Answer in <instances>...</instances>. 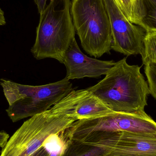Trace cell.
<instances>
[{
    "mask_svg": "<svg viewBox=\"0 0 156 156\" xmlns=\"http://www.w3.org/2000/svg\"><path fill=\"white\" fill-rule=\"evenodd\" d=\"M140 69L138 65H129L124 58L115 62L103 80L87 90L114 112L145 113L150 91Z\"/></svg>",
    "mask_w": 156,
    "mask_h": 156,
    "instance_id": "1",
    "label": "cell"
},
{
    "mask_svg": "<svg viewBox=\"0 0 156 156\" xmlns=\"http://www.w3.org/2000/svg\"><path fill=\"white\" fill-rule=\"evenodd\" d=\"M71 0H50L40 14L35 42L31 51L37 59L52 58L63 64L75 39Z\"/></svg>",
    "mask_w": 156,
    "mask_h": 156,
    "instance_id": "2",
    "label": "cell"
},
{
    "mask_svg": "<svg viewBox=\"0 0 156 156\" xmlns=\"http://www.w3.org/2000/svg\"><path fill=\"white\" fill-rule=\"evenodd\" d=\"M0 84L9 104L6 110L13 122L46 112L73 90L66 77L45 85L32 86L1 79Z\"/></svg>",
    "mask_w": 156,
    "mask_h": 156,
    "instance_id": "3",
    "label": "cell"
},
{
    "mask_svg": "<svg viewBox=\"0 0 156 156\" xmlns=\"http://www.w3.org/2000/svg\"><path fill=\"white\" fill-rule=\"evenodd\" d=\"M71 14L83 50L96 58L111 54L112 37L104 0H72Z\"/></svg>",
    "mask_w": 156,
    "mask_h": 156,
    "instance_id": "4",
    "label": "cell"
},
{
    "mask_svg": "<svg viewBox=\"0 0 156 156\" xmlns=\"http://www.w3.org/2000/svg\"><path fill=\"white\" fill-rule=\"evenodd\" d=\"M76 121L53 106L24 122L7 141L0 156H30L47 139L60 134Z\"/></svg>",
    "mask_w": 156,
    "mask_h": 156,
    "instance_id": "5",
    "label": "cell"
},
{
    "mask_svg": "<svg viewBox=\"0 0 156 156\" xmlns=\"http://www.w3.org/2000/svg\"><path fill=\"white\" fill-rule=\"evenodd\" d=\"M123 132L154 133H156V122L146 113L115 112L99 118L76 121L65 131V136L68 139L81 142L93 133Z\"/></svg>",
    "mask_w": 156,
    "mask_h": 156,
    "instance_id": "6",
    "label": "cell"
},
{
    "mask_svg": "<svg viewBox=\"0 0 156 156\" xmlns=\"http://www.w3.org/2000/svg\"><path fill=\"white\" fill-rule=\"evenodd\" d=\"M82 142L108 148L107 156H156V133H94Z\"/></svg>",
    "mask_w": 156,
    "mask_h": 156,
    "instance_id": "7",
    "label": "cell"
},
{
    "mask_svg": "<svg viewBox=\"0 0 156 156\" xmlns=\"http://www.w3.org/2000/svg\"><path fill=\"white\" fill-rule=\"evenodd\" d=\"M112 29V49L129 56L142 55L146 31L132 23L114 0H104Z\"/></svg>",
    "mask_w": 156,
    "mask_h": 156,
    "instance_id": "8",
    "label": "cell"
},
{
    "mask_svg": "<svg viewBox=\"0 0 156 156\" xmlns=\"http://www.w3.org/2000/svg\"><path fill=\"white\" fill-rule=\"evenodd\" d=\"M54 106L76 121L99 118L115 112L87 89L73 90Z\"/></svg>",
    "mask_w": 156,
    "mask_h": 156,
    "instance_id": "9",
    "label": "cell"
},
{
    "mask_svg": "<svg viewBox=\"0 0 156 156\" xmlns=\"http://www.w3.org/2000/svg\"><path fill=\"white\" fill-rule=\"evenodd\" d=\"M115 62L89 57L80 49L76 38L67 51L63 64L66 69V77L69 80L84 77L98 78L106 75Z\"/></svg>",
    "mask_w": 156,
    "mask_h": 156,
    "instance_id": "10",
    "label": "cell"
},
{
    "mask_svg": "<svg viewBox=\"0 0 156 156\" xmlns=\"http://www.w3.org/2000/svg\"><path fill=\"white\" fill-rule=\"evenodd\" d=\"M134 24L146 32H156V0H136Z\"/></svg>",
    "mask_w": 156,
    "mask_h": 156,
    "instance_id": "11",
    "label": "cell"
},
{
    "mask_svg": "<svg viewBox=\"0 0 156 156\" xmlns=\"http://www.w3.org/2000/svg\"><path fill=\"white\" fill-rule=\"evenodd\" d=\"M61 136L65 144L60 156H107L111 152L105 147L65 138L62 133Z\"/></svg>",
    "mask_w": 156,
    "mask_h": 156,
    "instance_id": "12",
    "label": "cell"
},
{
    "mask_svg": "<svg viewBox=\"0 0 156 156\" xmlns=\"http://www.w3.org/2000/svg\"><path fill=\"white\" fill-rule=\"evenodd\" d=\"M144 44V50L141 55L143 64L156 65V32H146Z\"/></svg>",
    "mask_w": 156,
    "mask_h": 156,
    "instance_id": "13",
    "label": "cell"
},
{
    "mask_svg": "<svg viewBox=\"0 0 156 156\" xmlns=\"http://www.w3.org/2000/svg\"><path fill=\"white\" fill-rule=\"evenodd\" d=\"M60 134L50 136L44 143L43 145L45 146L48 151V154L47 156H61L65 143Z\"/></svg>",
    "mask_w": 156,
    "mask_h": 156,
    "instance_id": "14",
    "label": "cell"
},
{
    "mask_svg": "<svg viewBox=\"0 0 156 156\" xmlns=\"http://www.w3.org/2000/svg\"><path fill=\"white\" fill-rule=\"evenodd\" d=\"M119 8L132 23L135 22V0H114Z\"/></svg>",
    "mask_w": 156,
    "mask_h": 156,
    "instance_id": "15",
    "label": "cell"
},
{
    "mask_svg": "<svg viewBox=\"0 0 156 156\" xmlns=\"http://www.w3.org/2000/svg\"><path fill=\"white\" fill-rule=\"evenodd\" d=\"M144 70L149 85L150 94L156 100V65L146 64Z\"/></svg>",
    "mask_w": 156,
    "mask_h": 156,
    "instance_id": "16",
    "label": "cell"
},
{
    "mask_svg": "<svg viewBox=\"0 0 156 156\" xmlns=\"http://www.w3.org/2000/svg\"><path fill=\"white\" fill-rule=\"evenodd\" d=\"M9 138V134L5 132H0V147L3 148Z\"/></svg>",
    "mask_w": 156,
    "mask_h": 156,
    "instance_id": "17",
    "label": "cell"
},
{
    "mask_svg": "<svg viewBox=\"0 0 156 156\" xmlns=\"http://www.w3.org/2000/svg\"><path fill=\"white\" fill-rule=\"evenodd\" d=\"M37 6L38 12L41 14L47 5L48 0H34Z\"/></svg>",
    "mask_w": 156,
    "mask_h": 156,
    "instance_id": "18",
    "label": "cell"
},
{
    "mask_svg": "<svg viewBox=\"0 0 156 156\" xmlns=\"http://www.w3.org/2000/svg\"><path fill=\"white\" fill-rule=\"evenodd\" d=\"M48 154V151L45 146L43 145L36 152L30 156H47Z\"/></svg>",
    "mask_w": 156,
    "mask_h": 156,
    "instance_id": "19",
    "label": "cell"
},
{
    "mask_svg": "<svg viewBox=\"0 0 156 156\" xmlns=\"http://www.w3.org/2000/svg\"><path fill=\"white\" fill-rule=\"evenodd\" d=\"M6 23L4 16V12L0 8V26L5 25Z\"/></svg>",
    "mask_w": 156,
    "mask_h": 156,
    "instance_id": "20",
    "label": "cell"
},
{
    "mask_svg": "<svg viewBox=\"0 0 156 156\" xmlns=\"http://www.w3.org/2000/svg\"><path fill=\"white\" fill-rule=\"evenodd\" d=\"M1 151H0V154H1Z\"/></svg>",
    "mask_w": 156,
    "mask_h": 156,
    "instance_id": "21",
    "label": "cell"
},
{
    "mask_svg": "<svg viewBox=\"0 0 156 156\" xmlns=\"http://www.w3.org/2000/svg\"><path fill=\"white\" fill-rule=\"evenodd\" d=\"M136 0H135L136 2Z\"/></svg>",
    "mask_w": 156,
    "mask_h": 156,
    "instance_id": "22",
    "label": "cell"
}]
</instances>
